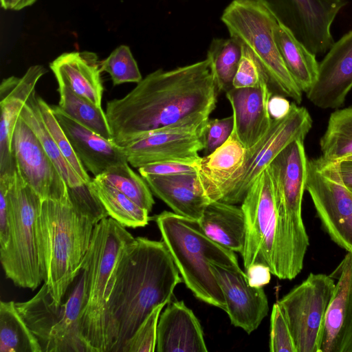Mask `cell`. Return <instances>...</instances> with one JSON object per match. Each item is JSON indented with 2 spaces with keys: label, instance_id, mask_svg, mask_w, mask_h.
<instances>
[{
  "label": "cell",
  "instance_id": "obj_8",
  "mask_svg": "<svg viewBox=\"0 0 352 352\" xmlns=\"http://www.w3.org/2000/svg\"><path fill=\"white\" fill-rule=\"evenodd\" d=\"M8 200L9 237L0 249L1 263L6 278L16 286L34 290L44 280L36 232L42 199L16 168L10 179Z\"/></svg>",
  "mask_w": 352,
  "mask_h": 352
},
{
  "label": "cell",
  "instance_id": "obj_29",
  "mask_svg": "<svg viewBox=\"0 0 352 352\" xmlns=\"http://www.w3.org/2000/svg\"><path fill=\"white\" fill-rule=\"evenodd\" d=\"M89 186L109 217L124 227L136 228L148 224L149 212L111 184L94 177L89 182Z\"/></svg>",
  "mask_w": 352,
  "mask_h": 352
},
{
  "label": "cell",
  "instance_id": "obj_38",
  "mask_svg": "<svg viewBox=\"0 0 352 352\" xmlns=\"http://www.w3.org/2000/svg\"><path fill=\"white\" fill-rule=\"evenodd\" d=\"M164 304L155 307L124 342L120 352H154L159 318Z\"/></svg>",
  "mask_w": 352,
  "mask_h": 352
},
{
  "label": "cell",
  "instance_id": "obj_40",
  "mask_svg": "<svg viewBox=\"0 0 352 352\" xmlns=\"http://www.w3.org/2000/svg\"><path fill=\"white\" fill-rule=\"evenodd\" d=\"M234 129L232 115L224 118L208 120L204 136L205 155H209L221 146L230 136Z\"/></svg>",
  "mask_w": 352,
  "mask_h": 352
},
{
  "label": "cell",
  "instance_id": "obj_3",
  "mask_svg": "<svg viewBox=\"0 0 352 352\" xmlns=\"http://www.w3.org/2000/svg\"><path fill=\"white\" fill-rule=\"evenodd\" d=\"M96 223L74 206L69 195L60 200H42L38 247L44 283L54 306L63 302L79 274Z\"/></svg>",
  "mask_w": 352,
  "mask_h": 352
},
{
  "label": "cell",
  "instance_id": "obj_10",
  "mask_svg": "<svg viewBox=\"0 0 352 352\" xmlns=\"http://www.w3.org/2000/svg\"><path fill=\"white\" fill-rule=\"evenodd\" d=\"M312 123L306 108L298 106L296 102L291 103L287 114L280 119H272L265 135L252 147L246 149L243 165L223 186L220 201L241 204L258 176L288 144L296 140H305Z\"/></svg>",
  "mask_w": 352,
  "mask_h": 352
},
{
  "label": "cell",
  "instance_id": "obj_26",
  "mask_svg": "<svg viewBox=\"0 0 352 352\" xmlns=\"http://www.w3.org/2000/svg\"><path fill=\"white\" fill-rule=\"evenodd\" d=\"M246 148L233 129L214 152L201 157L195 164L201 185L210 201L220 200L223 186L243 164Z\"/></svg>",
  "mask_w": 352,
  "mask_h": 352
},
{
  "label": "cell",
  "instance_id": "obj_39",
  "mask_svg": "<svg viewBox=\"0 0 352 352\" xmlns=\"http://www.w3.org/2000/svg\"><path fill=\"white\" fill-rule=\"evenodd\" d=\"M269 347L271 352H296L289 327L277 302L270 316Z\"/></svg>",
  "mask_w": 352,
  "mask_h": 352
},
{
  "label": "cell",
  "instance_id": "obj_9",
  "mask_svg": "<svg viewBox=\"0 0 352 352\" xmlns=\"http://www.w3.org/2000/svg\"><path fill=\"white\" fill-rule=\"evenodd\" d=\"M87 272L81 268L65 302L52 304L44 285L30 300L16 302L20 315L37 338L42 352H88L80 332L87 289Z\"/></svg>",
  "mask_w": 352,
  "mask_h": 352
},
{
  "label": "cell",
  "instance_id": "obj_30",
  "mask_svg": "<svg viewBox=\"0 0 352 352\" xmlns=\"http://www.w3.org/2000/svg\"><path fill=\"white\" fill-rule=\"evenodd\" d=\"M19 117L35 133L67 186L75 187L86 184L63 156L48 132L41 117L36 92L28 99Z\"/></svg>",
  "mask_w": 352,
  "mask_h": 352
},
{
  "label": "cell",
  "instance_id": "obj_34",
  "mask_svg": "<svg viewBox=\"0 0 352 352\" xmlns=\"http://www.w3.org/2000/svg\"><path fill=\"white\" fill-rule=\"evenodd\" d=\"M242 55L241 44L234 38H214L208 47L209 59L219 92L231 89Z\"/></svg>",
  "mask_w": 352,
  "mask_h": 352
},
{
  "label": "cell",
  "instance_id": "obj_42",
  "mask_svg": "<svg viewBox=\"0 0 352 352\" xmlns=\"http://www.w3.org/2000/svg\"><path fill=\"white\" fill-rule=\"evenodd\" d=\"M13 174L0 175V249L3 248L7 245L9 237L8 188Z\"/></svg>",
  "mask_w": 352,
  "mask_h": 352
},
{
  "label": "cell",
  "instance_id": "obj_44",
  "mask_svg": "<svg viewBox=\"0 0 352 352\" xmlns=\"http://www.w3.org/2000/svg\"><path fill=\"white\" fill-rule=\"evenodd\" d=\"M246 274L252 286L261 287L270 282L272 273L267 267L254 264L246 270Z\"/></svg>",
  "mask_w": 352,
  "mask_h": 352
},
{
  "label": "cell",
  "instance_id": "obj_21",
  "mask_svg": "<svg viewBox=\"0 0 352 352\" xmlns=\"http://www.w3.org/2000/svg\"><path fill=\"white\" fill-rule=\"evenodd\" d=\"M226 94L232 109L233 129L241 143L248 149L270 128L272 119L268 102L273 93L263 80L256 87H232Z\"/></svg>",
  "mask_w": 352,
  "mask_h": 352
},
{
  "label": "cell",
  "instance_id": "obj_25",
  "mask_svg": "<svg viewBox=\"0 0 352 352\" xmlns=\"http://www.w3.org/2000/svg\"><path fill=\"white\" fill-rule=\"evenodd\" d=\"M142 177L153 194L177 214L199 220L210 202L204 193L197 172Z\"/></svg>",
  "mask_w": 352,
  "mask_h": 352
},
{
  "label": "cell",
  "instance_id": "obj_18",
  "mask_svg": "<svg viewBox=\"0 0 352 352\" xmlns=\"http://www.w3.org/2000/svg\"><path fill=\"white\" fill-rule=\"evenodd\" d=\"M352 89V30L327 52L319 63L316 80L307 98L324 109L342 107Z\"/></svg>",
  "mask_w": 352,
  "mask_h": 352
},
{
  "label": "cell",
  "instance_id": "obj_11",
  "mask_svg": "<svg viewBox=\"0 0 352 352\" xmlns=\"http://www.w3.org/2000/svg\"><path fill=\"white\" fill-rule=\"evenodd\" d=\"M305 190L324 230L336 244L352 253V191L342 180L338 162L322 156L309 160Z\"/></svg>",
  "mask_w": 352,
  "mask_h": 352
},
{
  "label": "cell",
  "instance_id": "obj_24",
  "mask_svg": "<svg viewBox=\"0 0 352 352\" xmlns=\"http://www.w3.org/2000/svg\"><path fill=\"white\" fill-rule=\"evenodd\" d=\"M58 84L70 88L76 94L101 107L104 87L100 61L92 52H65L50 64Z\"/></svg>",
  "mask_w": 352,
  "mask_h": 352
},
{
  "label": "cell",
  "instance_id": "obj_12",
  "mask_svg": "<svg viewBox=\"0 0 352 352\" xmlns=\"http://www.w3.org/2000/svg\"><path fill=\"white\" fill-rule=\"evenodd\" d=\"M335 286L330 275L310 273L277 301L296 352L320 351L326 314Z\"/></svg>",
  "mask_w": 352,
  "mask_h": 352
},
{
  "label": "cell",
  "instance_id": "obj_35",
  "mask_svg": "<svg viewBox=\"0 0 352 352\" xmlns=\"http://www.w3.org/2000/svg\"><path fill=\"white\" fill-rule=\"evenodd\" d=\"M98 177L111 184L148 212L155 201L149 186L141 176L129 166V162L110 167Z\"/></svg>",
  "mask_w": 352,
  "mask_h": 352
},
{
  "label": "cell",
  "instance_id": "obj_31",
  "mask_svg": "<svg viewBox=\"0 0 352 352\" xmlns=\"http://www.w3.org/2000/svg\"><path fill=\"white\" fill-rule=\"evenodd\" d=\"M0 352H42L12 300L0 302Z\"/></svg>",
  "mask_w": 352,
  "mask_h": 352
},
{
  "label": "cell",
  "instance_id": "obj_46",
  "mask_svg": "<svg viewBox=\"0 0 352 352\" xmlns=\"http://www.w3.org/2000/svg\"><path fill=\"white\" fill-rule=\"evenodd\" d=\"M338 168L343 183L352 191V160L338 162Z\"/></svg>",
  "mask_w": 352,
  "mask_h": 352
},
{
  "label": "cell",
  "instance_id": "obj_32",
  "mask_svg": "<svg viewBox=\"0 0 352 352\" xmlns=\"http://www.w3.org/2000/svg\"><path fill=\"white\" fill-rule=\"evenodd\" d=\"M321 156L340 162L352 156V107L338 109L329 116L320 138Z\"/></svg>",
  "mask_w": 352,
  "mask_h": 352
},
{
  "label": "cell",
  "instance_id": "obj_1",
  "mask_svg": "<svg viewBox=\"0 0 352 352\" xmlns=\"http://www.w3.org/2000/svg\"><path fill=\"white\" fill-rule=\"evenodd\" d=\"M219 93L207 58L170 70L158 69L124 97L107 102L111 141L122 146L195 115L210 116Z\"/></svg>",
  "mask_w": 352,
  "mask_h": 352
},
{
  "label": "cell",
  "instance_id": "obj_4",
  "mask_svg": "<svg viewBox=\"0 0 352 352\" xmlns=\"http://www.w3.org/2000/svg\"><path fill=\"white\" fill-rule=\"evenodd\" d=\"M307 161L304 140L288 144L268 166L272 183L277 226L275 276L292 280L303 268L309 240L302 217Z\"/></svg>",
  "mask_w": 352,
  "mask_h": 352
},
{
  "label": "cell",
  "instance_id": "obj_6",
  "mask_svg": "<svg viewBox=\"0 0 352 352\" xmlns=\"http://www.w3.org/2000/svg\"><path fill=\"white\" fill-rule=\"evenodd\" d=\"M134 237L111 217L96 223L81 268L87 272L80 332L88 352H107V296L110 280L124 248Z\"/></svg>",
  "mask_w": 352,
  "mask_h": 352
},
{
  "label": "cell",
  "instance_id": "obj_41",
  "mask_svg": "<svg viewBox=\"0 0 352 352\" xmlns=\"http://www.w3.org/2000/svg\"><path fill=\"white\" fill-rule=\"evenodd\" d=\"M263 80L255 61L242 48V55L232 82L233 87H256L260 85Z\"/></svg>",
  "mask_w": 352,
  "mask_h": 352
},
{
  "label": "cell",
  "instance_id": "obj_5",
  "mask_svg": "<svg viewBox=\"0 0 352 352\" xmlns=\"http://www.w3.org/2000/svg\"><path fill=\"white\" fill-rule=\"evenodd\" d=\"M155 220L186 287L200 300L226 311L223 292L210 263L238 267L234 252L208 237L198 220L169 211H163Z\"/></svg>",
  "mask_w": 352,
  "mask_h": 352
},
{
  "label": "cell",
  "instance_id": "obj_22",
  "mask_svg": "<svg viewBox=\"0 0 352 352\" xmlns=\"http://www.w3.org/2000/svg\"><path fill=\"white\" fill-rule=\"evenodd\" d=\"M74 153L87 171L94 177L111 166L128 162L121 148L66 114L58 105H51Z\"/></svg>",
  "mask_w": 352,
  "mask_h": 352
},
{
  "label": "cell",
  "instance_id": "obj_36",
  "mask_svg": "<svg viewBox=\"0 0 352 352\" xmlns=\"http://www.w3.org/2000/svg\"><path fill=\"white\" fill-rule=\"evenodd\" d=\"M101 71L109 74L114 86L124 82L138 83L142 75L130 48L121 45L100 61Z\"/></svg>",
  "mask_w": 352,
  "mask_h": 352
},
{
  "label": "cell",
  "instance_id": "obj_20",
  "mask_svg": "<svg viewBox=\"0 0 352 352\" xmlns=\"http://www.w3.org/2000/svg\"><path fill=\"white\" fill-rule=\"evenodd\" d=\"M47 72L41 65L30 66L21 77L10 76L0 85V175L13 173L16 164L12 140L16 123L24 105L35 92L39 79Z\"/></svg>",
  "mask_w": 352,
  "mask_h": 352
},
{
  "label": "cell",
  "instance_id": "obj_19",
  "mask_svg": "<svg viewBox=\"0 0 352 352\" xmlns=\"http://www.w3.org/2000/svg\"><path fill=\"white\" fill-rule=\"evenodd\" d=\"M329 275L336 286L320 352H352V253L347 252Z\"/></svg>",
  "mask_w": 352,
  "mask_h": 352
},
{
  "label": "cell",
  "instance_id": "obj_15",
  "mask_svg": "<svg viewBox=\"0 0 352 352\" xmlns=\"http://www.w3.org/2000/svg\"><path fill=\"white\" fill-rule=\"evenodd\" d=\"M264 6L316 56L334 43L331 28L347 0H252Z\"/></svg>",
  "mask_w": 352,
  "mask_h": 352
},
{
  "label": "cell",
  "instance_id": "obj_43",
  "mask_svg": "<svg viewBox=\"0 0 352 352\" xmlns=\"http://www.w3.org/2000/svg\"><path fill=\"white\" fill-rule=\"evenodd\" d=\"M142 177L146 175H173L197 172L195 164L178 162H162L138 168Z\"/></svg>",
  "mask_w": 352,
  "mask_h": 352
},
{
  "label": "cell",
  "instance_id": "obj_27",
  "mask_svg": "<svg viewBox=\"0 0 352 352\" xmlns=\"http://www.w3.org/2000/svg\"><path fill=\"white\" fill-rule=\"evenodd\" d=\"M198 221L211 239L241 254L245 241V218L241 207L220 200L211 201Z\"/></svg>",
  "mask_w": 352,
  "mask_h": 352
},
{
  "label": "cell",
  "instance_id": "obj_28",
  "mask_svg": "<svg viewBox=\"0 0 352 352\" xmlns=\"http://www.w3.org/2000/svg\"><path fill=\"white\" fill-rule=\"evenodd\" d=\"M274 36L289 72L302 92H307L315 82L319 63L309 51L283 24L277 22Z\"/></svg>",
  "mask_w": 352,
  "mask_h": 352
},
{
  "label": "cell",
  "instance_id": "obj_33",
  "mask_svg": "<svg viewBox=\"0 0 352 352\" xmlns=\"http://www.w3.org/2000/svg\"><path fill=\"white\" fill-rule=\"evenodd\" d=\"M58 106L69 116L102 137L111 140L106 113L88 100L76 94L67 86L58 84Z\"/></svg>",
  "mask_w": 352,
  "mask_h": 352
},
{
  "label": "cell",
  "instance_id": "obj_23",
  "mask_svg": "<svg viewBox=\"0 0 352 352\" xmlns=\"http://www.w3.org/2000/svg\"><path fill=\"white\" fill-rule=\"evenodd\" d=\"M155 351H208L201 326L183 301L170 300L160 314Z\"/></svg>",
  "mask_w": 352,
  "mask_h": 352
},
{
  "label": "cell",
  "instance_id": "obj_16",
  "mask_svg": "<svg viewBox=\"0 0 352 352\" xmlns=\"http://www.w3.org/2000/svg\"><path fill=\"white\" fill-rule=\"evenodd\" d=\"M12 150L19 174L42 200H60L68 195L64 179L35 133L20 117L14 127Z\"/></svg>",
  "mask_w": 352,
  "mask_h": 352
},
{
  "label": "cell",
  "instance_id": "obj_2",
  "mask_svg": "<svg viewBox=\"0 0 352 352\" xmlns=\"http://www.w3.org/2000/svg\"><path fill=\"white\" fill-rule=\"evenodd\" d=\"M179 274L162 240L139 236L124 248L108 291L107 352H120L150 313L171 300Z\"/></svg>",
  "mask_w": 352,
  "mask_h": 352
},
{
  "label": "cell",
  "instance_id": "obj_37",
  "mask_svg": "<svg viewBox=\"0 0 352 352\" xmlns=\"http://www.w3.org/2000/svg\"><path fill=\"white\" fill-rule=\"evenodd\" d=\"M37 100L44 124L59 150L84 182L89 183L91 178L74 153L68 138L52 111L51 105L38 95Z\"/></svg>",
  "mask_w": 352,
  "mask_h": 352
},
{
  "label": "cell",
  "instance_id": "obj_14",
  "mask_svg": "<svg viewBox=\"0 0 352 352\" xmlns=\"http://www.w3.org/2000/svg\"><path fill=\"white\" fill-rule=\"evenodd\" d=\"M241 207L245 224V241L241 254L244 268L261 264L274 276L278 217L268 168L252 183Z\"/></svg>",
  "mask_w": 352,
  "mask_h": 352
},
{
  "label": "cell",
  "instance_id": "obj_13",
  "mask_svg": "<svg viewBox=\"0 0 352 352\" xmlns=\"http://www.w3.org/2000/svg\"><path fill=\"white\" fill-rule=\"evenodd\" d=\"M209 115L197 114L120 146L133 167L162 162L196 164Z\"/></svg>",
  "mask_w": 352,
  "mask_h": 352
},
{
  "label": "cell",
  "instance_id": "obj_48",
  "mask_svg": "<svg viewBox=\"0 0 352 352\" xmlns=\"http://www.w3.org/2000/svg\"><path fill=\"white\" fill-rule=\"evenodd\" d=\"M352 160V156H351V157H349V158H347V159H346V160ZM342 161H343V160H342Z\"/></svg>",
  "mask_w": 352,
  "mask_h": 352
},
{
  "label": "cell",
  "instance_id": "obj_7",
  "mask_svg": "<svg viewBox=\"0 0 352 352\" xmlns=\"http://www.w3.org/2000/svg\"><path fill=\"white\" fill-rule=\"evenodd\" d=\"M221 20L230 36L254 59L270 90L300 104L302 91L286 67L274 39L275 17L258 2L232 0Z\"/></svg>",
  "mask_w": 352,
  "mask_h": 352
},
{
  "label": "cell",
  "instance_id": "obj_47",
  "mask_svg": "<svg viewBox=\"0 0 352 352\" xmlns=\"http://www.w3.org/2000/svg\"><path fill=\"white\" fill-rule=\"evenodd\" d=\"M1 7L5 10H20L33 5L36 0H0Z\"/></svg>",
  "mask_w": 352,
  "mask_h": 352
},
{
  "label": "cell",
  "instance_id": "obj_17",
  "mask_svg": "<svg viewBox=\"0 0 352 352\" xmlns=\"http://www.w3.org/2000/svg\"><path fill=\"white\" fill-rule=\"evenodd\" d=\"M226 300L230 322L250 334L255 331L269 311L267 297L263 288L252 286L240 266L210 263Z\"/></svg>",
  "mask_w": 352,
  "mask_h": 352
},
{
  "label": "cell",
  "instance_id": "obj_45",
  "mask_svg": "<svg viewBox=\"0 0 352 352\" xmlns=\"http://www.w3.org/2000/svg\"><path fill=\"white\" fill-rule=\"evenodd\" d=\"M291 103L285 97L272 94L268 102V111L272 119H280L289 112Z\"/></svg>",
  "mask_w": 352,
  "mask_h": 352
}]
</instances>
